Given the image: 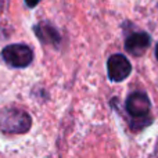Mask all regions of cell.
Instances as JSON below:
<instances>
[{
	"label": "cell",
	"instance_id": "cell-7",
	"mask_svg": "<svg viewBox=\"0 0 158 158\" xmlns=\"http://www.w3.org/2000/svg\"><path fill=\"white\" fill-rule=\"evenodd\" d=\"M25 3H27L28 7H35V6H38L39 3H40V0H25Z\"/></svg>",
	"mask_w": 158,
	"mask_h": 158
},
{
	"label": "cell",
	"instance_id": "cell-8",
	"mask_svg": "<svg viewBox=\"0 0 158 158\" xmlns=\"http://www.w3.org/2000/svg\"><path fill=\"white\" fill-rule=\"evenodd\" d=\"M8 0H0V11H3L6 8V6H7Z\"/></svg>",
	"mask_w": 158,
	"mask_h": 158
},
{
	"label": "cell",
	"instance_id": "cell-9",
	"mask_svg": "<svg viewBox=\"0 0 158 158\" xmlns=\"http://www.w3.org/2000/svg\"><path fill=\"white\" fill-rule=\"evenodd\" d=\"M156 57H157V60H158V43H157V47H156Z\"/></svg>",
	"mask_w": 158,
	"mask_h": 158
},
{
	"label": "cell",
	"instance_id": "cell-1",
	"mask_svg": "<svg viewBox=\"0 0 158 158\" xmlns=\"http://www.w3.org/2000/svg\"><path fill=\"white\" fill-rule=\"evenodd\" d=\"M32 118L24 110L7 107L0 110V131L8 135H21L29 131Z\"/></svg>",
	"mask_w": 158,
	"mask_h": 158
},
{
	"label": "cell",
	"instance_id": "cell-4",
	"mask_svg": "<svg viewBox=\"0 0 158 158\" xmlns=\"http://www.w3.org/2000/svg\"><path fill=\"white\" fill-rule=\"evenodd\" d=\"M108 78L112 82H122L132 72V65L123 54H114L108 58L107 63Z\"/></svg>",
	"mask_w": 158,
	"mask_h": 158
},
{
	"label": "cell",
	"instance_id": "cell-10",
	"mask_svg": "<svg viewBox=\"0 0 158 158\" xmlns=\"http://www.w3.org/2000/svg\"><path fill=\"white\" fill-rule=\"evenodd\" d=\"M156 154H157V157H158V144L156 146Z\"/></svg>",
	"mask_w": 158,
	"mask_h": 158
},
{
	"label": "cell",
	"instance_id": "cell-5",
	"mask_svg": "<svg viewBox=\"0 0 158 158\" xmlns=\"http://www.w3.org/2000/svg\"><path fill=\"white\" fill-rule=\"evenodd\" d=\"M150 35L144 32H137V33H132V35L128 36L125 42V47L126 52L131 53L135 57H140L146 53V50L150 46Z\"/></svg>",
	"mask_w": 158,
	"mask_h": 158
},
{
	"label": "cell",
	"instance_id": "cell-2",
	"mask_svg": "<svg viewBox=\"0 0 158 158\" xmlns=\"http://www.w3.org/2000/svg\"><path fill=\"white\" fill-rule=\"evenodd\" d=\"M150 98L146 93L136 92L132 93L126 98V111L135 119L132 123L133 129H140L151 122L150 119Z\"/></svg>",
	"mask_w": 158,
	"mask_h": 158
},
{
	"label": "cell",
	"instance_id": "cell-6",
	"mask_svg": "<svg viewBox=\"0 0 158 158\" xmlns=\"http://www.w3.org/2000/svg\"><path fill=\"white\" fill-rule=\"evenodd\" d=\"M33 32L39 38V40L43 42L46 44H52V46H57L60 43L61 38L58 31L49 22H39L38 25L33 27Z\"/></svg>",
	"mask_w": 158,
	"mask_h": 158
},
{
	"label": "cell",
	"instance_id": "cell-3",
	"mask_svg": "<svg viewBox=\"0 0 158 158\" xmlns=\"http://www.w3.org/2000/svg\"><path fill=\"white\" fill-rule=\"evenodd\" d=\"M2 56L8 65L14 68H25L33 61V52L27 44H10L6 46Z\"/></svg>",
	"mask_w": 158,
	"mask_h": 158
}]
</instances>
